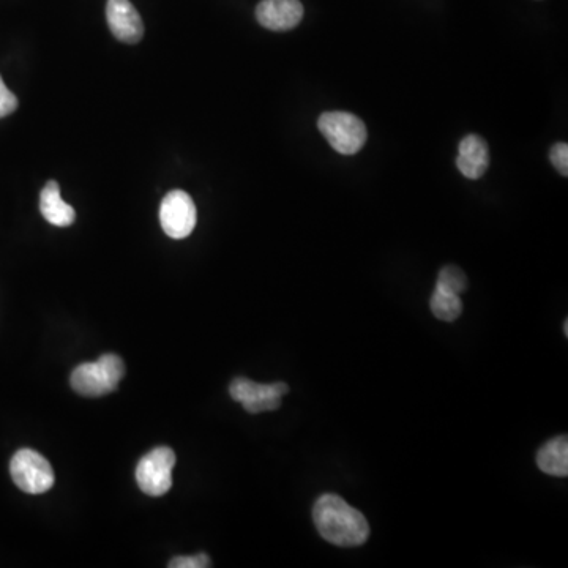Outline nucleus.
I'll return each mask as SVG.
<instances>
[{
  "label": "nucleus",
  "mask_w": 568,
  "mask_h": 568,
  "mask_svg": "<svg viewBox=\"0 0 568 568\" xmlns=\"http://www.w3.org/2000/svg\"><path fill=\"white\" fill-rule=\"evenodd\" d=\"M537 464L545 474L554 477L568 475V441L567 436H557L546 442L537 453Z\"/></svg>",
  "instance_id": "obj_12"
},
{
  "label": "nucleus",
  "mask_w": 568,
  "mask_h": 568,
  "mask_svg": "<svg viewBox=\"0 0 568 568\" xmlns=\"http://www.w3.org/2000/svg\"><path fill=\"white\" fill-rule=\"evenodd\" d=\"M210 557L206 553H199L196 556L174 557L169 562L171 568H206L210 567Z\"/></svg>",
  "instance_id": "obj_15"
},
{
  "label": "nucleus",
  "mask_w": 568,
  "mask_h": 568,
  "mask_svg": "<svg viewBox=\"0 0 568 568\" xmlns=\"http://www.w3.org/2000/svg\"><path fill=\"white\" fill-rule=\"evenodd\" d=\"M16 108H18V98L5 86L4 79L0 76V119L10 116Z\"/></svg>",
  "instance_id": "obj_16"
},
{
  "label": "nucleus",
  "mask_w": 568,
  "mask_h": 568,
  "mask_svg": "<svg viewBox=\"0 0 568 568\" xmlns=\"http://www.w3.org/2000/svg\"><path fill=\"white\" fill-rule=\"evenodd\" d=\"M318 128L330 146L341 155H355L367 142L368 131L365 124L354 114L335 113L321 114Z\"/></svg>",
  "instance_id": "obj_3"
},
{
  "label": "nucleus",
  "mask_w": 568,
  "mask_h": 568,
  "mask_svg": "<svg viewBox=\"0 0 568 568\" xmlns=\"http://www.w3.org/2000/svg\"><path fill=\"white\" fill-rule=\"evenodd\" d=\"M10 474L19 490L27 494H43L56 482L51 464L32 449H21L10 461Z\"/></svg>",
  "instance_id": "obj_4"
},
{
  "label": "nucleus",
  "mask_w": 568,
  "mask_h": 568,
  "mask_svg": "<svg viewBox=\"0 0 568 568\" xmlns=\"http://www.w3.org/2000/svg\"><path fill=\"white\" fill-rule=\"evenodd\" d=\"M40 212L48 223L59 228H67L76 220L75 209L62 201L59 184L54 180H49L40 193Z\"/></svg>",
  "instance_id": "obj_11"
},
{
  "label": "nucleus",
  "mask_w": 568,
  "mask_h": 568,
  "mask_svg": "<svg viewBox=\"0 0 568 568\" xmlns=\"http://www.w3.org/2000/svg\"><path fill=\"white\" fill-rule=\"evenodd\" d=\"M313 520L322 539L333 545L360 546L370 537L367 518L335 494L319 497L314 504Z\"/></svg>",
  "instance_id": "obj_1"
},
{
  "label": "nucleus",
  "mask_w": 568,
  "mask_h": 568,
  "mask_svg": "<svg viewBox=\"0 0 568 568\" xmlns=\"http://www.w3.org/2000/svg\"><path fill=\"white\" fill-rule=\"evenodd\" d=\"M490 166V150L485 139L479 135H468L461 139L456 157V168L471 180L480 179Z\"/></svg>",
  "instance_id": "obj_10"
},
{
  "label": "nucleus",
  "mask_w": 568,
  "mask_h": 568,
  "mask_svg": "<svg viewBox=\"0 0 568 568\" xmlns=\"http://www.w3.org/2000/svg\"><path fill=\"white\" fill-rule=\"evenodd\" d=\"M196 206L191 196L182 190L169 191L161 201L160 223L166 236L185 239L196 228Z\"/></svg>",
  "instance_id": "obj_7"
},
{
  "label": "nucleus",
  "mask_w": 568,
  "mask_h": 568,
  "mask_svg": "<svg viewBox=\"0 0 568 568\" xmlns=\"http://www.w3.org/2000/svg\"><path fill=\"white\" fill-rule=\"evenodd\" d=\"M431 313L441 321L452 322L460 318L463 313V302H461L458 294L445 291V289H434L433 296L430 300Z\"/></svg>",
  "instance_id": "obj_13"
},
{
  "label": "nucleus",
  "mask_w": 568,
  "mask_h": 568,
  "mask_svg": "<svg viewBox=\"0 0 568 568\" xmlns=\"http://www.w3.org/2000/svg\"><path fill=\"white\" fill-rule=\"evenodd\" d=\"M106 18L114 37L124 43H138L144 35V24L130 0H108Z\"/></svg>",
  "instance_id": "obj_8"
},
{
  "label": "nucleus",
  "mask_w": 568,
  "mask_h": 568,
  "mask_svg": "<svg viewBox=\"0 0 568 568\" xmlns=\"http://www.w3.org/2000/svg\"><path fill=\"white\" fill-rule=\"evenodd\" d=\"M124 360L116 354L101 355L94 363H81L71 373V389L86 398H100L116 392L124 379Z\"/></svg>",
  "instance_id": "obj_2"
},
{
  "label": "nucleus",
  "mask_w": 568,
  "mask_h": 568,
  "mask_svg": "<svg viewBox=\"0 0 568 568\" xmlns=\"http://www.w3.org/2000/svg\"><path fill=\"white\" fill-rule=\"evenodd\" d=\"M259 24L275 32H284L299 26L303 18L300 0H262L256 7Z\"/></svg>",
  "instance_id": "obj_9"
},
{
  "label": "nucleus",
  "mask_w": 568,
  "mask_h": 568,
  "mask_svg": "<svg viewBox=\"0 0 568 568\" xmlns=\"http://www.w3.org/2000/svg\"><path fill=\"white\" fill-rule=\"evenodd\" d=\"M176 466V453L169 447H157L142 456L136 468L139 490L150 497L165 496L172 486V469Z\"/></svg>",
  "instance_id": "obj_5"
},
{
  "label": "nucleus",
  "mask_w": 568,
  "mask_h": 568,
  "mask_svg": "<svg viewBox=\"0 0 568 568\" xmlns=\"http://www.w3.org/2000/svg\"><path fill=\"white\" fill-rule=\"evenodd\" d=\"M289 387L284 382L258 384L247 378H237L229 385L231 398L242 404L250 414L275 411L280 408L281 398L288 393Z\"/></svg>",
  "instance_id": "obj_6"
},
{
  "label": "nucleus",
  "mask_w": 568,
  "mask_h": 568,
  "mask_svg": "<svg viewBox=\"0 0 568 568\" xmlns=\"http://www.w3.org/2000/svg\"><path fill=\"white\" fill-rule=\"evenodd\" d=\"M436 286L445 291L453 292V294H463L468 288V278L464 275L463 270L456 266H447L439 272L438 283Z\"/></svg>",
  "instance_id": "obj_14"
},
{
  "label": "nucleus",
  "mask_w": 568,
  "mask_h": 568,
  "mask_svg": "<svg viewBox=\"0 0 568 568\" xmlns=\"http://www.w3.org/2000/svg\"><path fill=\"white\" fill-rule=\"evenodd\" d=\"M551 163L554 168L561 172L562 176H568V146L565 142L554 144L550 152Z\"/></svg>",
  "instance_id": "obj_17"
}]
</instances>
